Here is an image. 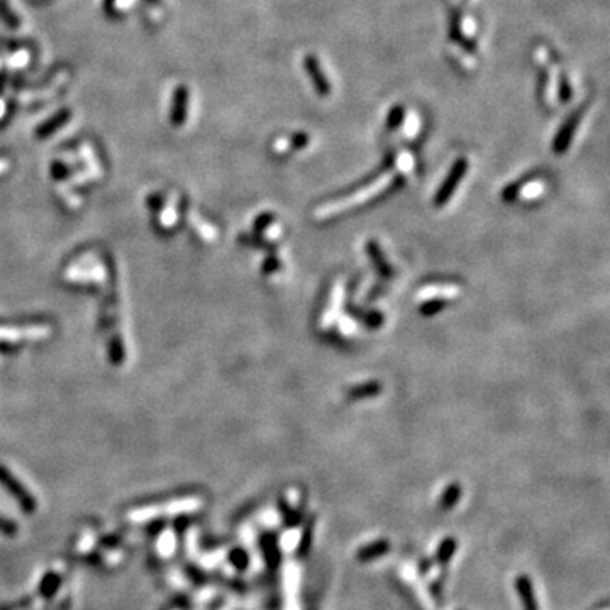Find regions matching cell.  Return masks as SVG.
<instances>
[{
	"label": "cell",
	"instance_id": "obj_1",
	"mask_svg": "<svg viewBox=\"0 0 610 610\" xmlns=\"http://www.w3.org/2000/svg\"><path fill=\"white\" fill-rule=\"evenodd\" d=\"M394 178L395 177H390V175L381 177L380 180H376L375 183L370 185L368 188H363V192H358V194L351 195V197H348V199H343V201H339L336 203H329V205H324L322 209H319L315 214H317L319 217H322V219H326V216H334V214L343 212V210L350 209V207L358 205L359 202L370 201V199L376 197V195L381 194V192H383L385 188L392 183V180H394Z\"/></svg>",
	"mask_w": 610,
	"mask_h": 610
},
{
	"label": "cell",
	"instance_id": "obj_2",
	"mask_svg": "<svg viewBox=\"0 0 610 610\" xmlns=\"http://www.w3.org/2000/svg\"><path fill=\"white\" fill-rule=\"evenodd\" d=\"M0 485H3V488L17 500V504H19L24 512L34 510L36 508L34 497H32L31 492L25 488L23 483L17 480V478L14 477L5 466H2V464H0Z\"/></svg>",
	"mask_w": 610,
	"mask_h": 610
},
{
	"label": "cell",
	"instance_id": "obj_3",
	"mask_svg": "<svg viewBox=\"0 0 610 610\" xmlns=\"http://www.w3.org/2000/svg\"><path fill=\"white\" fill-rule=\"evenodd\" d=\"M260 550L263 561L270 572H277L282 563V550H280L278 536L275 532H263L260 537Z\"/></svg>",
	"mask_w": 610,
	"mask_h": 610
},
{
	"label": "cell",
	"instance_id": "obj_4",
	"mask_svg": "<svg viewBox=\"0 0 610 610\" xmlns=\"http://www.w3.org/2000/svg\"><path fill=\"white\" fill-rule=\"evenodd\" d=\"M466 168H468L466 159H458L455 166H453L451 173H449V177L446 178V181L442 183L441 190H439L438 195H436V205L439 207L444 205V203L451 199V195L455 194L458 183L463 180V175L466 173Z\"/></svg>",
	"mask_w": 610,
	"mask_h": 610
},
{
	"label": "cell",
	"instance_id": "obj_5",
	"mask_svg": "<svg viewBox=\"0 0 610 610\" xmlns=\"http://www.w3.org/2000/svg\"><path fill=\"white\" fill-rule=\"evenodd\" d=\"M515 591L521 600L522 610H539V602H537L536 590H534L532 578L529 575H519L514 582Z\"/></svg>",
	"mask_w": 610,
	"mask_h": 610
},
{
	"label": "cell",
	"instance_id": "obj_6",
	"mask_svg": "<svg viewBox=\"0 0 610 610\" xmlns=\"http://www.w3.org/2000/svg\"><path fill=\"white\" fill-rule=\"evenodd\" d=\"M390 550H392L390 541L376 539L373 541V543L363 544L361 547H358V551H356V559H358L359 563H372L376 561V559L383 558L387 553H390Z\"/></svg>",
	"mask_w": 610,
	"mask_h": 610
},
{
	"label": "cell",
	"instance_id": "obj_7",
	"mask_svg": "<svg viewBox=\"0 0 610 610\" xmlns=\"http://www.w3.org/2000/svg\"><path fill=\"white\" fill-rule=\"evenodd\" d=\"M49 328L46 326H34L27 329H5L0 328V339L2 341H19V339H39L49 336Z\"/></svg>",
	"mask_w": 610,
	"mask_h": 610
},
{
	"label": "cell",
	"instance_id": "obj_8",
	"mask_svg": "<svg viewBox=\"0 0 610 610\" xmlns=\"http://www.w3.org/2000/svg\"><path fill=\"white\" fill-rule=\"evenodd\" d=\"M314 534H315V517H308L305 521L302 532H300L299 537V546H297L295 554L299 559H304L308 556V553L312 551V546H314Z\"/></svg>",
	"mask_w": 610,
	"mask_h": 610
},
{
	"label": "cell",
	"instance_id": "obj_9",
	"mask_svg": "<svg viewBox=\"0 0 610 610\" xmlns=\"http://www.w3.org/2000/svg\"><path fill=\"white\" fill-rule=\"evenodd\" d=\"M456 550H458L456 537H453V536L444 537V539L438 544V550H436V556H434L436 563H438L439 566L449 565V563H451V559L455 558Z\"/></svg>",
	"mask_w": 610,
	"mask_h": 610
},
{
	"label": "cell",
	"instance_id": "obj_10",
	"mask_svg": "<svg viewBox=\"0 0 610 610\" xmlns=\"http://www.w3.org/2000/svg\"><path fill=\"white\" fill-rule=\"evenodd\" d=\"M305 68H307V71H308V75H310L312 82L315 83V89H317V92L319 93H328L329 92L328 80H326L324 75H322L321 67H319L317 60H315L314 56H308L307 60H305Z\"/></svg>",
	"mask_w": 610,
	"mask_h": 610
},
{
	"label": "cell",
	"instance_id": "obj_11",
	"mask_svg": "<svg viewBox=\"0 0 610 610\" xmlns=\"http://www.w3.org/2000/svg\"><path fill=\"white\" fill-rule=\"evenodd\" d=\"M461 493H463L461 486L458 485V483H451V485L446 486L444 492H442L441 499H439V507H441L442 510H451V508L460 502Z\"/></svg>",
	"mask_w": 610,
	"mask_h": 610
},
{
	"label": "cell",
	"instance_id": "obj_12",
	"mask_svg": "<svg viewBox=\"0 0 610 610\" xmlns=\"http://www.w3.org/2000/svg\"><path fill=\"white\" fill-rule=\"evenodd\" d=\"M280 510H282L283 514V522H285L289 528H295V526H299L300 521H302V515H300L299 508H292L285 500L280 502Z\"/></svg>",
	"mask_w": 610,
	"mask_h": 610
},
{
	"label": "cell",
	"instance_id": "obj_13",
	"mask_svg": "<svg viewBox=\"0 0 610 610\" xmlns=\"http://www.w3.org/2000/svg\"><path fill=\"white\" fill-rule=\"evenodd\" d=\"M229 561H231V565L234 566L236 569H239V572H245L249 565V556L245 550H241V547H236V550H232L231 553H229Z\"/></svg>",
	"mask_w": 610,
	"mask_h": 610
},
{
	"label": "cell",
	"instance_id": "obj_14",
	"mask_svg": "<svg viewBox=\"0 0 610 610\" xmlns=\"http://www.w3.org/2000/svg\"><path fill=\"white\" fill-rule=\"evenodd\" d=\"M109 348H111L112 363L119 365L121 361H124V344H122L121 337L112 336L111 341H109Z\"/></svg>",
	"mask_w": 610,
	"mask_h": 610
},
{
	"label": "cell",
	"instance_id": "obj_15",
	"mask_svg": "<svg viewBox=\"0 0 610 610\" xmlns=\"http://www.w3.org/2000/svg\"><path fill=\"white\" fill-rule=\"evenodd\" d=\"M379 385L376 383H368V385H363V387H358V388H353V390H351V397H354V398H358V397H368V395H373V394H376V392H379Z\"/></svg>",
	"mask_w": 610,
	"mask_h": 610
},
{
	"label": "cell",
	"instance_id": "obj_16",
	"mask_svg": "<svg viewBox=\"0 0 610 610\" xmlns=\"http://www.w3.org/2000/svg\"><path fill=\"white\" fill-rule=\"evenodd\" d=\"M368 251H370V254H372L373 261H375V263L380 267V270L383 271L385 275H390V271H388V267H387V264H385V261H383V256H381V251H380L379 248H376L375 242H370V245H368Z\"/></svg>",
	"mask_w": 610,
	"mask_h": 610
},
{
	"label": "cell",
	"instance_id": "obj_17",
	"mask_svg": "<svg viewBox=\"0 0 610 610\" xmlns=\"http://www.w3.org/2000/svg\"><path fill=\"white\" fill-rule=\"evenodd\" d=\"M0 532L5 534V536H16L17 534V524L16 522L9 521V519L2 517L0 515Z\"/></svg>",
	"mask_w": 610,
	"mask_h": 610
},
{
	"label": "cell",
	"instance_id": "obj_18",
	"mask_svg": "<svg viewBox=\"0 0 610 610\" xmlns=\"http://www.w3.org/2000/svg\"><path fill=\"white\" fill-rule=\"evenodd\" d=\"M442 307H444V304L439 302V300H436V299H431L429 302L422 305V314H424V315L438 314V310H441Z\"/></svg>",
	"mask_w": 610,
	"mask_h": 610
},
{
	"label": "cell",
	"instance_id": "obj_19",
	"mask_svg": "<svg viewBox=\"0 0 610 610\" xmlns=\"http://www.w3.org/2000/svg\"><path fill=\"white\" fill-rule=\"evenodd\" d=\"M277 268H278V261L275 260V256L268 258V261L264 263V271H267V273H270V271H275Z\"/></svg>",
	"mask_w": 610,
	"mask_h": 610
},
{
	"label": "cell",
	"instance_id": "obj_20",
	"mask_svg": "<svg viewBox=\"0 0 610 610\" xmlns=\"http://www.w3.org/2000/svg\"><path fill=\"white\" fill-rule=\"evenodd\" d=\"M270 221H271V217H270V216H261L260 219L256 221V224H254V227H256L258 231H261V229H263L264 226H267V224L270 223Z\"/></svg>",
	"mask_w": 610,
	"mask_h": 610
}]
</instances>
